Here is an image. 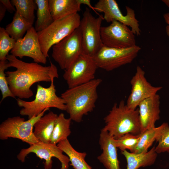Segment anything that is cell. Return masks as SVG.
<instances>
[{
	"label": "cell",
	"instance_id": "1",
	"mask_svg": "<svg viewBox=\"0 0 169 169\" xmlns=\"http://www.w3.org/2000/svg\"><path fill=\"white\" fill-rule=\"evenodd\" d=\"M8 68H15L16 70L5 72L9 89L16 97L28 99L33 95L30 88L36 83L51 82L58 78L57 67L51 62L50 65L43 66L35 62L27 63L19 59L11 54L7 56Z\"/></svg>",
	"mask_w": 169,
	"mask_h": 169
},
{
	"label": "cell",
	"instance_id": "2",
	"mask_svg": "<svg viewBox=\"0 0 169 169\" xmlns=\"http://www.w3.org/2000/svg\"><path fill=\"white\" fill-rule=\"evenodd\" d=\"M102 82L95 79L85 84L69 88L61 95L66 105L65 111L71 120L77 123L93 111L98 99L97 89Z\"/></svg>",
	"mask_w": 169,
	"mask_h": 169
},
{
	"label": "cell",
	"instance_id": "3",
	"mask_svg": "<svg viewBox=\"0 0 169 169\" xmlns=\"http://www.w3.org/2000/svg\"><path fill=\"white\" fill-rule=\"evenodd\" d=\"M104 120L105 124L102 129L115 139L127 133L136 135L141 133L138 110L130 108L123 100L114 104Z\"/></svg>",
	"mask_w": 169,
	"mask_h": 169
},
{
	"label": "cell",
	"instance_id": "4",
	"mask_svg": "<svg viewBox=\"0 0 169 169\" xmlns=\"http://www.w3.org/2000/svg\"><path fill=\"white\" fill-rule=\"evenodd\" d=\"M54 79L52 80L48 88L38 84L35 98L33 100L27 101L19 98L17 99L18 105L22 107L20 111L21 115L27 116L30 119L38 115L46 109L51 107L65 111L64 101L56 93Z\"/></svg>",
	"mask_w": 169,
	"mask_h": 169
},
{
	"label": "cell",
	"instance_id": "5",
	"mask_svg": "<svg viewBox=\"0 0 169 169\" xmlns=\"http://www.w3.org/2000/svg\"><path fill=\"white\" fill-rule=\"evenodd\" d=\"M78 13L54 20L48 27L38 32L41 51L47 58L51 47L70 35L79 26Z\"/></svg>",
	"mask_w": 169,
	"mask_h": 169
},
{
	"label": "cell",
	"instance_id": "6",
	"mask_svg": "<svg viewBox=\"0 0 169 169\" xmlns=\"http://www.w3.org/2000/svg\"><path fill=\"white\" fill-rule=\"evenodd\" d=\"M49 108L45 109L40 114L26 121L19 116L8 117L0 125V139L2 140L9 138L19 139L30 146L39 142L34 136L33 128L35 123Z\"/></svg>",
	"mask_w": 169,
	"mask_h": 169
},
{
	"label": "cell",
	"instance_id": "7",
	"mask_svg": "<svg viewBox=\"0 0 169 169\" xmlns=\"http://www.w3.org/2000/svg\"><path fill=\"white\" fill-rule=\"evenodd\" d=\"M103 19L101 16L94 17L90 9L86 8L79 26L82 54L93 57L104 46L100 34L101 24Z\"/></svg>",
	"mask_w": 169,
	"mask_h": 169
},
{
	"label": "cell",
	"instance_id": "8",
	"mask_svg": "<svg viewBox=\"0 0 169 169\" xmlns=\"http://www.w3.org/2000/svg\"><path fill=\"white\" fill-rule=\"evenodd\" d=\"M52 56L63 70L67 69L82 54L79 27L52 47Z\"/></svg>",
	"mask_w": 169,
	"mask_h": 169
},
{
	"label": "cell",
	"instance_id": "9",
	"mask_svg": "<svg viewBox=\"0 0 169 169\" xmlns=\"http://www.w3.org/2000/svg\"><path fill=\"white\" fill-rule=\"evenodd\" d=\"M141 49L136 45L123 49L103 46L93 57L98 68L111 71L131 63Z\"/></svg>",
	"mask_w": 169,
	"mask_h": 169
},
{
	"label": "cell",
	"instance_id": "10",
	"mask_svg": "<svg viewBox=\"0 0 169 169\" xmlns=\"http://www.w3.org/2000/svg\"><path fill=\"white\" fill-rule=\"evenodd\" d=\"M98 68L92 57L82 54L67 69L64 70L63 77L69 88H71L95 79Z\"/></svg>",
	"mask_w": 169,
	"mask_h": 169
},
{
	"label": "cell",
	"instance_id": "11",
	"mask_svg": "<svg viewBox=\"0 0 169 169\" xmlns=\"http://www.w3.org/2000/svg\"><path fill=\"white\" fill-rule=\"evenodd\" d=\"M101 37L103 46L123 49L136 45L135 34L127 26L113 21L109 26H101Z\"/></svg>",
	"mask_w": 169,
	"mask_h": 169
},
{
	"label": "cell",
	"instance_id": "12",
	"mask_svg": "<svg viewBox=\"0 0 169 169\" xmlns=\"http://www.w3.org/2000/svg\"><path fill=\"white\" fill-rule=\"evenodd\" d=\"M94 8V10L104 13L103 19L107 22L117 21L130 27L135 35L141 34L139 21L136 18L134 10L130 7L125 6V15L122 13L117 3L115 0H100L95 4Z\"/></svg>",
	"mask_w": 169,
	"mask_h": 169
},
{
	"label": "cell",
	"instance_id": "13",
	"mask_svg": "<svg viewBox=\"0 0 169 169\" xmlns=\"http://www.w3.org/2000/svg\"><path fill=\"white\" fill-rule=\"evenodd\" d=\"M57 145L38 142L28 148L21 149L17 157L22 162H24L28 154L31 153H34L40 158L45 160L44 169H51L53 163L52 158L55 157L60 162L61 169H68L70 162L69 159Z\"/></svg>",
	"mask_w": 169,
	"mask_h": 169
},
{
	"label": "cell",
	"instance_id": "14",
	"mask_svg": "<svg viewBox=\"0 0 169 169\" xmlns=\"http://www.w3.org/2000/svg\"><path fill=\"white\" fill-rule=\"evenodd\" d=\"M10 53L20 59L25 56L30 57L38 63L45 64L47 62V58L41 50L38 32L33 26L28 30L24 37L16 41Z\"/></svg>",
	"mask_w": 169,
	"mask_h": 169
},
{
	"label": "cell",
	"instance_id": "15",
	"mask_svg": "<svg viewBox=\"0 0 169 169\" xmlns=\"http://www.w3.org/2000/svg\"><path fill=\"white\" fill-rule=\"evenodd\" d=\"M130 83L131 91L126 104L129 108L133 110L136 109L142 101L157 94L162 88L152 85L146 79L145 72L139 66L137 67Z\"/></svg>",
	"mask_w": 169,
	"mask_h": 169
},
{
	"label": "cell",
	"instance_id": "16",
	"mask_svg": "<svg viewBox=\"0 0 169 169\" xmlns=\"http://www.w3.org/2000/svg\"><path fill=\"white\" fill-rule=\"evenodd\" d=\"M160 96L157 94L142 101L138 109L141 133L155 127L160 118Z\"/></svg>",
	"mask_w": 169,
	"mask_h": 169
},
{
	"label": "cell",
	"instance_id": "17",
	"mask_svg": "<svg viewBox=\"0 0 169 169\" xmlns=\"http://www.w3.org/2000/svg\"><path fill=\"white\" fill-rule=\"evenodd\" d=\"M99 143L102 153L97 158L106 169H120L118 159L117 147L114 138L107 131L101 130Z\"/></svg>",
	"mask_w": 169,
	"mask_h": 169
},
{
	"label": "cell",
	"instance_id": "18",
	"mask_svg": "<svg viewBox=\"0 0 169 169\" xmlns=\"http://www.w3.org/2000/svg\"><path fill=\"white\" fill-rule=\"evenodd\" d=\"M58 115L50 111L41 117L34 125L33 134L39 142L49 143Z\"/></svg>",
	"mask_w": 169,
	"mask_h": 169
},
{
	"label": "cell",
	"instance_id": "19",
	"mask_svg": "<svg viewBox=\"0 0 169 169\" xmlns=\"http://www.w3.org/2000/svg\"><path fill=\"white\" fill-rule=\"evenodd\" d=\"M155 148L154 146L149 151L140 153L129 152L126 150L121 151L127 161L126 169H138L153 165L157 156Z\"/></svg>",
	"mask_w": 169,
	"mask_h": 169
},
{
	"label": "cell",
	"instance_id": "20",
	"mask_svg": "<svg viewBox=\"0 0 169 169\" xmlns=\"http://www.w3.org/2000/svg\"><path fill=\"white\" fill-rule=\"evenodd\" d=\"M48 2L54 20L78 13L80 10L81 5L78 0H48Z\"/></svg>",
	"mask_w": 169,
	"mask_h": 169
},
{
	"label": "cell",
	"instance_id": "21",
	"mask_svg": "<svg viewBox=\"0 0 169 169\" xmlns=\"http://www.w3.org/2000/svg\"><path fill=\"white\" fill-rule=\"evenodd\" d=\"M57 145L68 156L70 165L74 169H93L85 161L87 153L76 151L68 139L61 141Z\"/></svg>",
	"mask_w": 169,
	"mask_h": 169
},
{
	"label": "cell",
	"instance_id": "22",
	"mask_svg": "<svg viewBox=\"0 0 169 169\" xmlns=\"http://www.w3.org/2000/svg\"><path fill=\"white\" fill-rule=\"evenodd\" d=\"M33 25L16 11L12 21L7 25L5 29L9 36L17 41L22 38Z\"/></svg>",
	"mask_w": 169,
	"mask_h": 169
},
{
	"label": "cell",
	"instance_id": "23",
	"mask_svg": "<svg viewBox=\"0 0 169 169\" xmlns=\"http://www.w3.org/2000/svg\"><path fill=\"white\" fill-rule=\"evenodd\" d=\"M37 6V19L35 28L38 32L45 29L54 21L49 5L48 0H34Z\"/></svg>",
	"mask_w": 169,
	"mask_h": 169
},
{
	"label": "cell",
	"instance_id": "24",
	"mask_svg": "<svg viewBox=\"0 0 169 169\" xmlns=\"http://www.w3.org/2000/svg\"><path fill=\"white\" fill-rule=\"evenodd\" d=\"M72 120L66 118L61 113L58 115L51 136L50 143L57 144L67 139L71 133L70 125Z\"/></svg>",
	"mask_w": 169,
	"mask_h": 169
},
{
	"label": "cell",
	"instance_id": "25",
	"mask_svg": "<svg viewBox=\"0 0 169 169\" xmlns=\"http://www.w3.org/2000/svg\"><path fill=\"white\" fill-rule=\"evenodd\" d=\"M11 2L16 11L21 16L33 24L35 19L34 12L37 6L33 0H12Z\"/></svg>",
	"mask_w": 169,
	"mask_h": 169
},
{
	"label": "cell",
	"instance_id": "26",
	"mask_svg": "<svg viewBox=\"0 0 169 169\" xmlns=\"http://www.w3.org/2000/svg\"><path fill=\"white\" fill-rule=\"evenodd\" d=\"M160 126L146 130L140 135V138L134 153H140L147 152L149 148L156 141L160 129Z\"/></svg>",
	"mask_w": 169,
	"mask_h": 169
},
{
	"label": "cell",
	"instance_id": "27",
	"mask_svg": "<svg viewBox=\"0 0 169 169\" xmlns=\"http://www.w3.org/2000/svg\"><path fill=\"white\" fill-rule=\"evenodd\" d=\"M159 131L156 138L158 142L155 150L157 154L166 152L169 153V125L164 122L160 126Z\"/></svg>",
	"mask_w": 169,
	"mask_h": 169
},
{
	"label": "cell",
	"instance_id": "28",
	"mask_svg": "<svg viewBox=\"0 0 169 169\" xmlns=\"http://www.w3.org/2000/svg\"><path fill=\"white\" fill-rule=\"evenodd\" d=\"M140 135H136L130 133L123 135L117 139H114V143L121 151L128 150L133 153L140 138Z\"/></svg>",
	"mask_w": 169,
	"mask_h": 169
},
{
	"label": "cell",
	"instance_id": "29",
	"mask_svg": "<svg viewBox=\"0 0 169 169\" xmlns=\"http://www.w3.org/2000/svg\"><path fill=\"white\" fill-rule=\"evenodd\" d=\"M16 41L11 37L5 28H0V60L6 59L8 52L13 48Z\"/></svg>",
	"mask_w": 169,
	"mask_h": 169
},
{
	"label": "cell",
	"instance_id": "30",
	"mask_svg": "<svg viewBox=\"0 0 169 169\" xmlns=\"http://www.w3.org/2000/svg\"><path fill=\"white\" fill-rule=\"evenodd\" d=\"M8 62L7 59L0 61V90L2 95L1 102L8 97L15 98L9 89L5 72L8 68L7 65Z\"/></svg>",
	"mask_w": 169,
	"mask_h": 169
},
{
	"label": "cell",
	"instance_id": "31",
	"mask_svg": "<svg viewBox=\"0 0 169 169\" xmlns=\"http://www.w3.org/2000/svg\"><path fill=\"white\" fill-rule=\"evenodd\" d=\"M0 2L4 5L7 10L10 13H12L13 12H16V8L12 4L11 1L9 0H0Z\"/></svg>",
	"mask_w": 169,
	"mask_h": 169
},
{
	"label": "cell",
	"instance_id": "32",
	"mask_svg": "<svg viewBox=\"0 0 169 169\" xmlns=\"http://www.w3.org/2000/svg\"><path fill=\"white\" fill-rule=\"evenodd\" d=\"M7 10L5 7L4 5L0 3V22L4 18L5 13Z\"/></svg>",
	"mask_w": 169,
	"mask_h": 169
},
{
	"label": "cell",
	"instance_id": "33",
	"mask_svg": "<svg viewBox=\"0 0 169 169\" xmlns=\"http://www.w3.org/2000/svg\"><path fill=\"white\" fill-rule=\"evenodd\" d=\"M79 4L81 5L82 4L87 5L90 8L94 10V7H92L90 3V0H78Z\"/></svg>",
	"mask_w": 169,
	"mask_h": 169
},
{
	"label": "cell",
	"instance_id": "34",
	"mask_svg": "<svg viewBox=\"0 0 169 169\" xmlns=\"http://www.w3.org/2000/svg\"><path fill=\"white\" fill-rule=\"evenodd\" d=\"M163 17L165 22L169 25V12L164 14Z\"/></svg>",
	"mask_w": 169,
	"mask_h": 169
},
{
	"label": "cell",
	"instance_id": "35",
	"mask_svg": "<svg viewBox=\"0 0 169 169\" xmlns=\"http://www.w3.org/2000/svg\"><path fill=\"white\" fill-rule=\"evenodd\" d=\"M162 1L169 8V0H162Z\"/></svg>",
	"mask_w": 169,
	"mask_h": 169
},
{
	"label": "cell",
	"instance_id": "36",
	"mask_svg": "<svg viewBox=\"0 0 169 169\" xmlns=\"http://www.w3.org/2000/svg\"><path fill=\"white\" fill-rule=\"evenodd\" d=\"M166 31L167 34L169 38V25H167L166 27Z\"/></svg>",
	"mask_w": 169,
	"mask_h": 169
}]
</instances>
